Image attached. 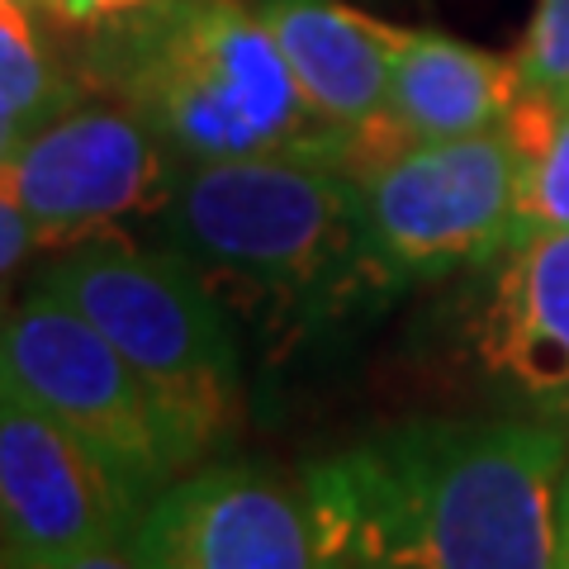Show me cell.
I'll return each instance as SVG.
<instances>
[{
	"mask_svg": "<svg viewBox=\"0 0 569 569\" xmlns=\"http://www.w3.org/2000/svg\"><path fill=\"white\" fill-rule=\"evenodd\" d=\"M569 427L541 418H422L299 475L328 565L556 569Z\"/></svg>",
	"mask_w": 569,
	"mask_h": 569,
	"instance_id": "1",
	"label": "cell"
},
{
	"mask_svg": "<svg viewBox=\"0 0 569 569\" xmlns=\"http://www.w3.org/2000/svg\"><path fill=\"white\" fill-rule=\"evenodd\" d=\"M157 228L213 295L280 332L337 323L395 290L370 252L361 186L332 162L238 157L181 167Z\"/></svg>",
	"mask_w": 569,
	"mask_h": 569,
	"instance_id": "2",
	"label": "cell"
},
{
	"mask_svg": "<svg viewBox=\"0 0 569 569\" xmlns=\"http://www.w3.org/2000/svg\"><path fill=\"white\" fill-rule=\"evenodd\" d=\"M86 77L148 119L181 167L238 157L351 162V142L305 100L252 0H157L91 33Z\"/></svg>",
	"mask_w": 569,
	"mask_h": 569,
	"instance_id": "3",
	"label": "cell"
},
{
	"mask_svg": "<svg viewBox=\"0 0 569 569\" xmlns=\"http://www.w3.org/2000/svg\"><path fill=\"white\" fill-rule=\"evenodd\" d=\"M43 290L67 299L209 456L242 422V356L209 280L171 247L100 233L48 266Z\"/></svg>",
	"mask_w": 569,
	"mask_h": 569,
	"instance_id": "4",
	"label": "cell"
},
{
	"mask_svg": "<svg viewBox=\"0 0 569 569\" xmlns=\"http://www.w3.org/2000/svg\"><path fill=\"white\" fill-rule=\"evenodd\" d=\"M0 376L142 503L204 460L152 385L43 284L14 309H0Z\"/></svg>",
	"mask_w": 569,
	"mask_h": 569,
	"instance_id": "5",
	"label": "cell"
},
{
	"mask_svg": "<svg viewBox=\"0 0 569 569\" xmlns=\"http://www.w3.org/2000/svg\"><path fill=\"white\" fill-rule=\"evenodd\" d=\"M351 176L361 186L370 252L395 290L489 266L522 228V152L503 123L470 138L413 142Z\"/></svg>",
	"mask_w": 569,
	"mask_h": 569,
	"instance_id": "6",
	"label": "cell"
},
{
	"mask_svg": "<svg viewBox=\"0 0 569 569\" xmlns=\"http://www.w3.org/2000/svg\"><path fill=\"white\" fill-rule=\"evenodd\" d=\"M176 181V152L114 96L71 100L24 129L0 171V186L33 219L43 247H77L119 233L129 219H157Z\"/></svg>",
	"mask_w": 569,
	"mask_h": 569,
	"instance_id": "7",
	"label": "cell"
},
{
	"mask_svg": "<svg viewBox=\"0 0 569 569\" xmlns=\"http://www.w3.org/2000/svg\"><path fill=\"white\" fill-rule=\"evenodd\" d=\"M129 546L148 569H328L305 479L247 460L176 475L138 512Z\"/></svg>",
	"mask_w": 569,
	"mask_h": 569,
	"instance_id": "8",
	"label": "cell"
},
{
	"mask_svg": "<svg viewBox=\"0 0 569 569\" xmlns=\"http://www.w3.org/2000/svg\"><path fill=\"white\" fill-rule=\"evenodd\" d=\"M142 498L0 376V565L129 546Z\"/></svg>",
	"mask_w": 569,
	"mask_h": 569,
	"instance_id": "9",
	"label": "cell"
},
{
	"mask_svg": "<svg viewBox=\"0 0 569 569\" xmlns=\"http://www.w3.org/2000/svg\"><path fill=\"white\" fill-rule=\"evenodd\" d=\"M470 361L522 418L569 427V228H541L489 261L466 318Z\"/></svg>",
	"mask_w": 569,
	"mask_h": 569,
	"instance_id": "10",
	"label": "cell"
},
{
	"mask_svg": "<svg viewBox=\"0 0 569 569\" xmlns=\"http://www.w3.org/2000/svg\"><path fill=\"white\" fill-rule=\"evenodd\" d=\"M252 6L271 24L305 100L351 142L347 171L395 157L389 67H395L403 29L351 10L342 0H252Z\"/></svg>",
	"mask_w": 569,
	"mask_h": 569,
	"instance_id": "11",
	"label": "cell"
},
{
	"mask_svg": "<svg viewBox=\"0 0 569 569\" xmlns=\"http://www.w3.org/2000/svg\"><path fill=\"white\" fill-rule=\"evenodd\" d=\"M522 96L518 58L470 48L451 33L403 29L389 67V148L498 129Z\"/></svg>",
	"mask_w": 569,
	"mask_h": 569,
	"instance_id": "12",
	"label": "cell"
},
{
	"mask_svg": "<svg viewBox=\"0 0 569 569\" xmlns=\"http://www.w3.org/2000/svg\"><path fill=\"white\" fill-rule=\"evenodd\" d=\"M503 129L522 152V233L569 228V100L522 91Z\"/></svg>",
	"mask_w": 569,
	"mask_h": 569,
	"instance_id": "13",
	"label": "cell"
},
{
	"mask_svg": "<svg viewBox=\"0 0 569 569\" xmlns=\"http://www.w3.org/2000/svg\"><path fill=\"white\" fill-rule=\"evenodd\" d=\"M81 100V86L62 77L20 0H0V123L33 129L62 104Z\"/></svg>",
	"mask_w": 569,
	"mask_h": 569,
	"instance_id": "14",
	"label": "cell"
},
{
	"mask_svg": "<svg viewBox=\"0 0 569 569\" xmlns=\"http://www.w3.org/2000/svg\"><path fill=\"white\" fill-rule=\"evenodd\" d=\"M518 71L522 91L569 100V0H537V14L518 48Z\"/></svg>",
	"mask_w": 569,
	"mask_h": 569,
	"instance_id": "15",
	"label": "cell"
},
{
	"mask_svg": "<svg viewBox=\"0 0 569 569\" xmlns=\"http://www.w3.org/2000/svg\"><path fill=\"white\" fill-rule=\"evenodd\" d=\"M157 6V0H43L48 20H58L62 29H77V33H96V29H110L129 14Z\"/></svg>",
	"mask_w": 569,
	"mask_h": 569,
	"instance_id": "16",
	"label": "cell"
},
{
	"mask_svg": "<svg viewBox=\"0 0 569 569\" xmlns=\"http://www.w3.org/2000/svg\"><path fill=\"white\" fill-rule=\"evenodd\" d=\"M39 247H43V238H39V228H33V219L14 204V194L0 186V284L20 271Z\"/></svg>",
	"mask_w": 569,
	"mask_h": 569,
	"instance_id": "17",
	"label": "cell"
},
{
	"mask_svg": "<svg viewBox=\"0 0 569 569\" xmlns=\"http://www.w3.org/2000/svg\"><path fill=\"white\" fill-rule=\"evenodd\" d=\"M0 569H148L133 546H91V550H77V556H62V560H33V565H0Z\"/></svg>",
	"mask_w": 569,
	"mask_h": 569,
	"instance_id": "18",
	"label": "cell"
},
{
	"mask_svg": "<svg viewBox=\"0 0 569 569\" xmlns=\"http://www.w3.org/2000/svg\"><path fill=\"white\" fill-rule=\"evenodd\" d=\"M556 569H569V470L560 479V503H556Z\"/></svg>",
	"mask_w": 569,
	"mask_h": 569,
	"instance_id": "19",
	"label": "cell"
},
{
	"mask_svg": "<svg viewBox=\"0 0 569 569\" xmlns=\"http://www.w3.org/2000/svg\"><path fill=\"white\" fill-rule=\"evenodd\" d=\"M24 138V129H14V123H0V171H6L10 162V152H14V142Z\"/></svg>",
	"mask_w": 569,
	"mask_h": 569,
	"instance_id": "20",
	"label": "cell"
},
{
	"mask_svg": "<svg viewBox=\"0 0 569 569\" xmlns=\"http://www.w3.org/2000/svg\"><path fill=\"white\" fill-rule=\"evenodd\" d=\"M328 569H403V565H370V560H347V565H328Z\"/></svg>",
	"mask_w": 569,
	"mask_h": 569,
	"instance_id": "21",
	"label": "cell"
}]
</instances>
